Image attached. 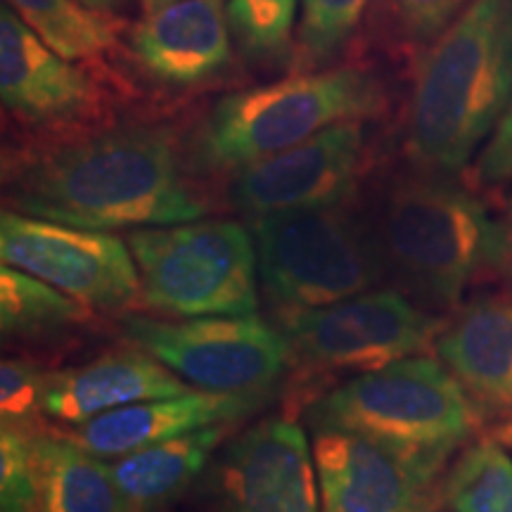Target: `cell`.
I'll list each match as a JSON object with an SVG mask.
<instances>
[{
    "instance_id": "cell-15",
    "label": "cell",
    "mask_w": 512,
    "mask_h": 512,
    "mask_svg": "<svg viewBox=\"0 0 512 512\" xmlns=\"http://www.w3.org/2000/svg\"><path fill=\"white\" fill-rule=\"evenodd\" d=\"M133 60L164 86L195 88L233 64L228 0H176L145 15L128 36Z\"/></svg>"
},
{
    "instance_id": "cell-29",
    "label": "cell",
    "mask_w": 512,
    "mask_h": 512,
    "mask_svg": "<svg viewBox=\"0 0 512 512\" xmlns=\"http://www.w3.org/2000/svg\"><path fill=\"white\" fill-rule=\"evenodd\" d=\"M477 178L484 185H496L512 181V100L498 121L496 131L491 133L489 143L484 145L477 159Z\"/></svg>"
},
{
    "instance_id": "cell-25",
    "label": "cell",
    "mask_w": 512,
    "mask_h": 512,
    "mask_svg": "<svg viewBox=\"0 0 512 512\" xmlns=\"http://www.w3.org/2000/svg\"><path fill=\"white\" fill-rule=\"evenodd\" d=\"M370 0H302L294 34L292 74L318 72L330 64L354 36Z\"/></svg>"
},
{
    "instance_id": "cell-30",
    "label": "cell",
    "mask_w": 512,
    "mask_h": 512,
    "mask_svg": "<svg viewBox=\"0 0 512 512\" xmlns=\"http://www.w3.org/2000/svg\"><path fill=\"white\" fill-rule=\"evenodd\" d=\"M501 261L508 268L510 278H512V207H510V214H508V221L503 223V254H501Z\"/></svg>"
},
{
    "instance_id": "cell-27",
    "label": "cell",
    "mask_w": 512,
    "mask_h": 512,
    "mask_svg": "<svg viewBox=\"0 0 512 512\" xmlns=\"http://www.w3.org/2000/svg\"><path fill=\"white\" fill-rule=\"evenodd\" d=\"M46 370L29 358H3L0 363V415L3 427H15L22 432L46 430L41 425L43 415V387Z\"/></svg>"
},
{
    "instance_id": "cell-20",
    "label": "cell",
    "mask_w": 512,
    "mask_h": 512,
    "mask_svg": "<svg viewBox=\"0 0 512 512\" xmlns=\"http://www.w3.org/2000/svg\"><path fill=\"white\" fill-rule=\"evenodd\" d=\"M36 512H136L114 482L107 460L50 430L31 432Z\"/></svg>"
},
{
    "instance_id": "cell-8",
    "label": "cell",
    "mask_w": 512,
    "mask_h": 512,
    "mask_svg": "<svg viewBox=\"0 0 512 512\" xmlns=\"http://www.w3.org/2000/svg\"><path fill=\"white\" fill-rule=\"evenodd\" d=\"M121 328L133 347L202 392H268L292 363L283 330L256 313L178 320L126 316Z\"/></svg>"
},
{
    "instance_id": "cell-11",
    "label": "cell",
    "mask_w": 512,
    "mask_h": 512,
    "mask_svg": "<svg viewBox=\"0 0 512 512\" xmlns=\"http://www.w3.org/2000/svg\"><path fill=\"white\" fill-rule=\"evenodd\" d=\"M3 266L36 275L88 309H124L140 299V273L128 242L105 230L64 226L3 211Z\"/></svg>"
},
{
    "instance_id": "cell-19",
    "label": "cell",
    "mask_w": 512,
    "mask_h": 512,
    "mask_svg": "<svg viewBox=\"0 0 512 512\" xmlns=\"http://www.w3.org/2000/svg\"><path fill=\"white\" fill-rule=\"evenodd\" d=\"M228 425H211L107 460L119 491L136 512H159L176 503L207 470Z\"/></svg>"
},
{
    "instance_id": "cell-13",
    "label": "cell",
    "mask_w": 512,
    "mask_h": 512,
    "mask_svg": "<svg viewBox=\"0 0 512 512\" xmlns=\"http://www.w3.org/2000/svg\"><path fill=\"white\" fill-rule=\"evenodd\" d=\"M209 484L219 512H320L316 458L290 418L247 427L216 458Z\"/></svg>"
},
{
    "instance_id": "cell-26",
    "label": "cell",
    "mask_w": 512,
    "mask_h": 512,
    "mask_svg": "<svg viewBox=\"0 0 512 512\" xmlns=\"http://www.w3.org/2000/svg\"><path fill=\"white\" fill-rule=\"evenodd\" d=\"M472 0H377V22L403 46H430Z\"/></svg>"
},
{
    "instance_id": "cell-21",
    "label": "cell",
    "mask_w": 512,
    "mask_h": 512,
    "mask_svg": "<svg viewBox=\"0 0 512 512\" xmlns=\"http://www.w3.org/2000/svg\"><path fill=\"white\" fill-rule=\"evenodd\" d=\"M88 306L36 275L0 268V328L5 342L55 339L88 323Z\"/></svg>"
},
{
    "instance_id": "cell-2",
    "label": "cell",
    "mask_w": 512,
    "mask_h": 512,
    "mask_svg": "<svg viewBox=\"0 0 512 512\" xmlns=\"http://www.w3.org/2000/svg\"><path fill=\"white\" fill-rule=\"evenodd\" d=\"M512 100V0H472L427 46L406 114L408 155L451 174L475 157Z\"/></svg>"
},
{
    "instance_id": "cell-12",
    "label": "cell",
    "mask_w": 512,
    "mask_h": 512,
    "mask_svg": "<svg viewBox=\"0 0 512 512\" xmlns=\"http://www.w3.org/2000/svg\"><path fill=\"white\" fill-rule=\"evenodd\" d=\"M366 166V121H342L304 143L233 171L228 200L256 216L349 202Z\"/></svg>"
},
{
    "instance_id": "cell-23",
    "label": "cell",
    "mask_w": 512,
    "mask_h": 512,
    "mask_svg": "<svg viewBox=\"0 0 512 512\" xmlns=\"http://www.w3.org/2000/svg\"><path fill=\"white\" fill-rule=\"evenodd\" d=\"M444 501L453 512H512V458L498 441L467 448L446 472Z\"/></svg>"
},
{
    "instance_id": "cell-16",
    "label": "cell",
    "mask_w": 512,
    "mask_h": 512,
    "mask_svg": "<svg viewBox=\"0 0 512 512\" xmlns=\"http://www.w3.org/2000/svg\"><path fill=\"white\" fill-rule=\"evenodd\" d=\"M192 392L174 370L147 351L117 349L76 368L53 370L43 387V415L79 427L102 413L140 401L169 399Z\"/></svg>"
},
{
    "instance_id": "cell-1",
    "label": "cell",
    "mask_w": 512,
    "mask_h": 512,
    "mask_svg": "<svg viewBox=\"0 0 512 512\" xmlns=\"http://www.w3.org/2000/svg\"><path fill=\"white\" fill-rule=\"evenodd\" d=\"M12 211L88 230H138L204 219L171 128L131 124L50 145L5 166Z\"/></svg>"
},
{
    "instance_id": "cell-17",
    "label": "cell",
    "mask_w": 512,
    "mask_h": 512,
    "mask_svg": "<svg viewBox=\"0 0 512 512\" xmlns=\"http://www.w3.org/2000/svg\"><path fill=\"white\" fill-rule=\"evenodd\" d=\"M268 399V392L216 394L192 389L169 399L140 401L102 413L69 432L76 444L102 460H114L138 448L169 441L211 425L247 418Z\"/></svg>"
},
{
    "instance_id": "cell-31",
    "label": "cell",
    "mask_w": 512,
    "mask_h": 512,
    "mask_svg": "<svg viewBox=\"0 0 512 512\" xmlns=\"http://www.w3.org/2000/svg\"><path fill=\"white\" fill-rule=\"evenodd\" d=\"M83 5H88L91 10H98V12H110L117 8L121 0H81Z\"/></svg>"
},
{
    "instance_id": "cell-33",
    "label": "cell",
    "mask_w": 512,
    "mask_h": 512,
    "mask_svg": "<svg viewBox=\"0 0 512 512\" xmlns=\"http://www.w3.org/2000/svg\"><path fill=\"white\" fill-rule=\"evenodd\" d=\"M503 437H505V444H508V446L512 448V427H510V430H508V432H505V434H503Z\"/></svg>"
},
{
    "instance_id": "cell-22",
    "label": "cell",
    "mask_w": 512,
    "mask_h": 512,
    "mask_svg": "<svg viewBox=\"0 0 512 512\" xmlns=\"http://www.w3.org/2000/svg\"><path fill=\"white\" fill-rule=\"evenodd\" d=\"M5 5L69 62L95 60L119 41V24L81 0H5Z\"/></svg>"
},
{
    "instance_id": "cell-3",
    "label": "cell",
    "mask_w": 512,
    "mask_h": 512,
    "mask_svg": "<svg viewBox=\"0 0 512 512\" xmlns=\"http://www.w3.org/2000/svg\"><path fill=\"white\" fill-rule=\"evenodd\" d=\"M366 219L384 275L432 309L456 306L503 254V226L486 204L441 178L389 185Z\"/></svg>"
},
{
    "instance_id": "cell-6",
    "label": "cell",
    "mask_w": 512,
    "mask_h": 512,
    "mask_svg": "<svg viewBox=\"0 0 512 512\" xmlns=\"http://www.w3.org/2000/svg\"><path fill=\"white\" fill-rule=\"evenodd\" d=\"M140 299L171 318L245 316L259 306L252 230L238 221H185L128 230Z\"/></svg>"
},
{
    "instance_id": "cell-14",
    "label": "cell",
    "mask_w": 512,
    "mask_h": 512,
    "mask_svg": "<svg viewBox=\"0 0 512 512\" xmlns=\"http://www.w3.org/2000/svg\"><path fill=\"white\" fill-rule=\"evenodd\" d=\"M0 98L5 112L38 126H64L100 110L91 74L55 53L15 10L0 8Z\"/></svg>"
},
{
    "instance_id": "cell-34",
    "label": "cell",
    "mask_w": 512,
    "mask_h": 512,
    "mask_svg": "<svg viewBox=\"0 0 512 512\" xmlns=\"http://www.w3.org/2000/svg\"><path fill=\"white\" fill-rule=\"evenodd\" d=\"M3 512H8V510H3Z\"/></svg>"
},
{
    "instance_id": "cell-24",
    "label": "cell",
    "mask_w": 512,
    "mask_h": 512,
    "mask_svg": "<svg viewBox=\"0 0 512 512\" xmlns=\"http://www.w3.org/2000/svg\"><path fill=\"white\" fill-rule=\"evenodd\" d=\"M299 0H228V22L242 55L261 67H290Z\"/></svg>"
},
{
    "instance_id": "cell-28",
    "label": "cell",
    "mask_w": 512,
    "mask_h": 512,
    "mask_svg": "<svg viewBox=\"0 0 512 512\" xmlns=\"http://www.w3.org/2000/svg\"><path fill=\"white\" fill-rule=\"evenodd\" d=\"M0 496H3V510L36 512L31 434L15 427L0 430Z\"/></svg>"
},
{
    "instance_id": "cell-4",
    "label": "cell",
    "mask_w": 512,
    "mask_h": 512,
    "mask_svg": "<svg viewBox=\"0 0 512 512\" xmlns=\"http://www.w3.org/2000/svg\"><path fill=\"white\" fill-rule=\"evenodd\" d=\"M382 107V81L363 67L344 64L292 74L223 95L197 128L192 162L233 174L342 121L375 117Z\"/></svg>"
},
{
    "instance_id": "cell-7",
    "label": "cell",
    "mask_w": 512,
    "mask_h": 512,
    "mask_svg": "<svg viewBox=\"0 0 512 512\" xmlns=\"http://www.w3.org/2000/svg\"><path fill=\"white\" fill-rule=\"evenodd\" d=\"M477 420L458 377L422 354L351 377L311 406V427H337L413 448L456 451Z\"/></svg>"
},
{
    "instance_id": "cell-9",
    "label": "cell",
    "mask_w": 512,
    "mask_h": 512,
    "mask_svg": "<svg viewBox=\"0 0 512 512\" xmlns=\"http://www.w3.org/2000/svg\"><path fill=\"white\" fill-rule=\"evenodd\" d=\"M290 361L306 370H377L432 347L446 320L399 290H368L344 302L280 318Z\"/></svg>"
},
{
    "instance_id": "cell-18",
    "label": "cell",
    "mask_w": 512,
    "mask_h": 512,
    "mask_svg": "<svg viewBox=\"0 0 512 512\" xmlns=\"http://www.w3.org/2000/svg\"><path fill=\"white\" fill-rule=\"evenodd\" d=\"M458 382L494 406H512V302L477 299L434 342Z\"/></svg>"
},
{
    "instance_id": "cell-10",
    "label": "cell",
    "mask_w": 512,
    "mask_h": 512,
    "mask_svg": "<svg viewBox=\"0 0 512 512\" xmlns=\"http://www.w3.org/2000/svg\"><path fill=\"white\" fill-rule=\"evenodd\" d=\"M451 453L313 427L320 512H434Z\"/></svg>"
},
{
    "instance_id": "cell-32",
    "label": "cell",
    "mask_w": 512,
    "mask_h": 512,
    "mask_svg": "<svg viewBox=\"0 0 512 512\" xmlns=\"http://www.w3.org/2000/svg\"><path fill=\"white\" fill-rule=\"evenodd\" d=\"M171 3H176V0H140L145 15H150V12H155L159 8H166V5H171Z\"/></svg>"
},
{
    "instance_id": "cell-5",
    "label": "cell",
    "mask_w": 512,
    "mask_h": 512,
    "mask_svg": "<svg viewBox=\"0 0 512 512\" xmlns=\"http://www.w3.org/2000/svg\"><path fill=\"white\" fill-rule=\"evenodd\" d=\"M249 230L259 290L278 320L344 302L387 278L368 219L351 200L256 216Z\"/></svg>"
}]
</instances>
